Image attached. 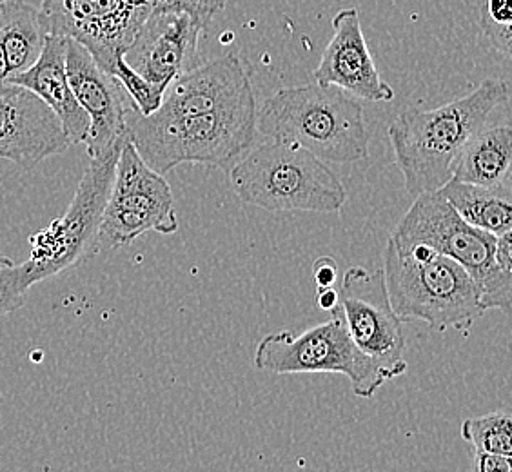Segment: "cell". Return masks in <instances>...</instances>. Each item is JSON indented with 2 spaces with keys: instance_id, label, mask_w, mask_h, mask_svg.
Instances as JSON below:
<instances>
[{
  "instance_id": "obj_24",
  "label": "cell",
  "mask_w": 512,
  "mask_h": 472,
  "mask_svg": "<svg viewBox=\"0 0 512 472\" xmlns=\"http://www.w3.org/2000/svg\"><path fill=\"white\" fill-rule=\"evenodd\" d=\"M474 469L478 472H511V456L474 451Z\"/></svg>"
},
{
  "instance_id": "obj_22",
  "label": "cell",
  "mask_w": 512,
  "mask_h": 472,
  "mask_svg": "<svg viewBox=\"0 0 512 472\" xmlns=\"http://www.w3.org/2000/svg\"><path fill=\"white\" fill-rule=\"evenodd\" d=\"M485 37L505 57L511 55L512 0H485L480 17Z\"/></svg>"
},
{
  "instance_id": "obj_2",
  "label": "cell",
  "mask_w": 512,
  "mask_h": 472,
  "mask_svg": "<svg viewBox=\"0 0 512 472\" xmlns=\"http://www.w3.org/2000/svg\"><path fill=\"white\" fill-rule=\"evenodd\" d=\"M509 99V84L483 80L473 93L440 108L409 109L387 129L396 164L409 195L438 191L453 177L463 146L487 126L494 111Z\"/></svg>"
},
{
  "instance_id": "obj_25",
  "label": "cell",
  "mask_w": 512,
  "mask_h": 472,
  "mask_svg": "<svg viewBox=\"0 0 512 472\" xmlns=\"http://www.w3.org/2000/svg\"><path fill=\"white\" fill-rule=\"evenodd\" d=\"M313 278H315L316 287L335 286L338 278V264L335 258L320 256L313 266Z\"/></svg>"
},
{
  "instance_id": "obj_26",
  "label": "cell",
  "mask_w": 512,
  "mask_h": 472,
  "mask_svg": "<svg viewBox=\"0 0 512 472\" xmlns=\"http://www.w3.org/2000/svg\"><path fill=\"white\" fill-rule=\"evenodd\" d=\"M316 304L322 311L331 313L338 305V291H336L335 286L316 287Z\"/></svg>"
},
{
  "instance_id": "obj_16",
  "label": "cell",
  "mask_w": 512,
  "mask_h": 472,
  "mask_svg": "<svg viewBox=\"0 0 512 472\" xmlns=\"http://www.w3.org/2000/svg\"><path fill=\"white\" fill-rule=\"evenodd\" d=\"M253 86L244 64L235 53L189 69L169 86L153 120H173L227 108L253 97Z\"/></svg>"
},
{
  "instance_id": "obj_19",
  "label": "cell",
  "mask_w": 512,
  "mask_h": 472,
  "mask_svg": "<svg viewBox=\"0 0 512 472\" xmlns=\"http://www.w3.org/2000/svg\"><path fill=\"white\" fill-rule=\"evenodd\" d=\"M438 191L467 224L494 236L511 233V186H474L449 178Z\"/></svg>"
},
{
  "instance_id": "obj_1",
  "label": "cell",
  "mask_w": 512,
  "mask_h": 472,
  "mask_svg": "<svg viewBox=\"0 0 512 472\" xmlns=\"http://www.w3.org/2000/svg\"><path fill=\"white\" fill-rule=\"evenodd\" d=\"M126 137L91 157L66 213L31 236L30 256L24 262L0 255V318L24 307L31 287L82 266L99 253L100 222Z\"/></svg>"
},
{
  "instance_id": "obj_28",
  "label": "cell",
  "mask_w": 512,
  "mask_h": 472,
  "mask_svg": "<svg viewBox=\"0 0 512 472\" xmlns=\"http://www.w3.org/2000/svg\"><path fill=\"white\" fill-rule=\"evenodd\" d=\"M2 4H4V0H0V11H2Z\"/></svg>"
},
{
  "instance_id": "obj_27",
  "label": "cell",
  "mask_w": 512,
  "mask_h": 472,
  "mask_svg": "<svg viewBox=\"0 0 512 472\" xmlns=\"http://www.w3.org/2000/svg\"><path fill=\"white\" fill-rule=\"evenodd\" d=\"M8 79H10V69H8V62H6L4 50H2V46H0V84H2V82H8Z\"/></svg>"
},
{
  "instance_id": "obj_4",
  "label": "cell",
  "mask_w": 512,
  "mask_h": 472,
  "mask_svg": "<svg viewBox=\"0 0 512 472\" xmlns=\"http://www.w3.org/2000/svg\"><path fill=\"white\" fill-rule=\"evenodd\" d=\"M256 109L253 95L209 113L153 120L140 115L131 104L128 137L149 168L164 177L180 164H202L229 171L255 140Z\"/></svg>"
},
{
  "instance_id": "obj_10",
  "label": "cell",
  "mask_w": 512,
  "mask_h": 472,
  "mask_svg": "<svg viewBox=\"0 0 512 472\" xmlns=\"http://www.w3.org/2000/svg\"><path fill=\"white\" fill-rule=\"evenodd\" d=\"M338 304L351 340L378 365L385 380L402 376L409 367L405 360L404 322L394 313L389 300L384 269H347Z\"/></svg>"
},
{
  "instance_id": "obj_15",
  "label": "cell",
  "mask_w": 512,
  "mask_h": 472,
  "mask_svg": "<svg viewBox=\"0 0 512 472\" xmlns=\"http://www.w3.org/2000/svg\"><path fill=\"white\" fill-rule=\"evenodd\" d=\"M333 39L329 40L320 64L313 71L318 84L335 86L356 99L391 102L394 91L378 73L367 48L360 15L356 8H344L333 19Z\"/></svg>"
},
{
  "instance_id": "obj_6",
  "label": "cell",
  "mask_w": 512,
  "mask_h": 472,
  "mask_svg": "<svg viewBox=\"0 0 512 472\" xmlns=\"http://www.w3.org/2000/svg\"><path fill=\"white\" fill-rule=\"evenodd\" d=\"M237 197L266 211L336 213L347 191L335 171L311 151L269 140L229 169Z\"/></svg>"
},
{
  "instance_id": "obj_12",
  "label": "cell",
  "mask_w": 512,
  "mask_h": 472,
  "mask_svg": "<svg viewBox=\"0 0 512 472\" xmlns=\"http://www.w3.org/2000/svg\"><path fill=\"white\" fill-rule=\"evenodd\" d=\"M207 24L186 11H151L124 53L129 68L166 95L175 80L195 68L198 40Z\"/></svg>"
},
{
  "instance_id": "obj_17",
  "label": "cell",
  "mask_w": 512,
  "mask_h": 472,
  "mask_svg": "<svg viewBox=\"0 0 512 472\" xmlns=\"http://www.w3.org/2000/svg\"><path fill=\"white\" fill-rule=\"evenodd\" d=\"M66 42L68 40L64 37L48 35L37 62L24 73L11 77L8 82L30 89L39 99L44 100V104L59 118L69 144L75 146L84 144L88 138L89 117L80 108L79 100L69 84Z\"/></svg>"
},
{
  "instance_id": "obj_11",
  "label": "cell",
  "mask_w": 512,
  "mask_h": 472,
  "mask_svg": "<svg viewBox=\"0 0 512 472\" xmlns=\"http://www.w3.org/2000/svg\"><path fill=\"white\" fill-rule=\"evenodd\" d=\"M39 11L48 35L75 40L109 75L151 13L124 0H42Z\"/></svg>"
},
{
  "instance_id": "obj_7",
  "label": "cell",
  "mask_w": 512,
  "mask_h": 472,
  "mask_svg": "<svg viewBox=\"0 0 512 472\" xmlns=\"http://www.w3.org/2000/svg\"><path fill=\"white\" fill-rule=\"evenodd\" d=\"M496 238L467 224L440 191H429L416 195L413 206L394 229L391 242L396 247L420 244L458 262L478 286L483 313L498 309L509 315L512 271L494 260Z\"/></svg>"
},
{
  "instance_id": "obj_13",
  "label": "cell",
  "mask_w": 512,
  "mask_h": 472,
  "mask_svg": "<svg viewBox=\"0 0 512 472\" xmlns=\"http://www.w3.org/2000/svg\"><path fill=\"white\" fill-rule=\"evenodd\" d=\"M69 146L59 118L44 100L17 84H0V160L33 169Z\"/></svg>"
},
{
  "instance_id": "obj_18",
  "label": "cell",
  "mask_w": 512,
  "mask_h": 472,
  "mask_svg": "<svg viewBox=\"0 0 512 472\" xmlns=\"http://www.w3.org/2000/svg\"><path fill=\"white\" fill-rule=\"evenodd\" d=\"M511 168V126H485L463 146L451 178L474 186L503 187L509 186Z\"/></svg>"
},
{
  "instance_id": "obj_14",
  "label": "cell",
  "mask_w": 512,
  "mask_h": 472,
  "mask_svg": "<svg viewBox=\"0 0 512 472\" xmlns=\"http://www.w3.org/2000/svg\"><path fill=\"white\" fill-rule=\"evenodd\" d=\"M66 42V73L69 84L79 100L80 108L89 117V158L97 157L113 142L128 135V106L126 91L119 80L100 68L75 40Z\"/></svg>"
},
{
  "instance_id": "obj_5",
  "label": "cell",
  "mask_w": 512,
  "mask_h": 472,
  "mask_svg": "<svg viewBox=\"0 0 512 472\" xmlns=\"http://www.w3.org/2000/svg\"><path fill=\"white\" fill-rule=\"evenodd\" d=\"M385 286L402 322L420 320L433 331L469 329L483 315L480 291L458 262L429 247H396L384 256Z\"/></svg>"
},
{
  "instance_id": "obj_3",
  "label": "cell",
  "mask_w": 512,
  "mask_h": 472,
  "mask_svg": "<svg viewBox=\"0 0 512 472\" xmlns=\"http://www.w3.org/2000/svg\"><path fill=\"white\" fill-rule=\"evenodd\" d=\"M256 129L324 162L353 164L369 155L362 104L342 89L318 82L278 89L256 109Z\"/></svg>"
},
{
  "instance_id": "obj_23",
  "label": "cell",
  "mask_w": 512,
  "mask_h": 472,
  "mask_svg": "<svg viewBox=\"0 0 512 472\" xmlns=\"http://www.w3.org/2000/svg\"><path fill=\"white\" fill-rule=\"evenodd\" d=\"M133 6L149 11H186L189 15L209 24L213 17L224 10L226 0H124Z\"/></svg>"
},
{
  "instance_id": "obj_20",
  "label": "cell",
  "mask_w": 512,
  "mask_h": 472,
  "mask_svg": "<svg viewBox=\"0 0 512 472\" xmlns=\"http://www.w3.org/2000/svg\"><path fill=\"white\" fill-rule=\"evenodd\" d=\"M46 37L39 8H33L26 0H4L0 11V46L6 55L10 79L37 62Z\"/></svg>"
},
{
  "instance_id": "obj_9",
  "label": "cell",
  "mask_w": 512,
  "mask_h": 472,
  "mask_svg": "<svg viewBox=\"0 0 512 472\" xmlns=\"http://www.w3.org/2000/svg\"><path fill=\"white\" fill-rule=\"evenodd\" d=\"M149 231L177 233L175 198L166 177L149 168L126 137L100 222V251L128 246Z\"/></svg>"
},
{
  "instance_id": "obj_8",
  "label": "cell",
  "mask_w": 512,
  "mask_h": 472,
  "mask_svg": "<svg viewBox=\"0 0 512 472\" xmlns=\"http://www.w3.org/2000/svg\"><path fill=\"white\" fill-rule=\"evenodd\" d=\"M255 367L271 374H344L358 398H371L387 382L378 365L351 340L340 304L331 318L295 335H267L255 353Z\"/></svg>"
},
{
  "instance_id": "obj_21",
  "label": "cell",
  "mask_w": 512,
  "mask_h": 472,
  "mask_svg": "<svg viewBox=\"0 0 512 472\" xmlns=\"http://www.w3.org/2000/svg\"><path fill=\"white\" fill-rule=\"evenodd\" d=\"M462 438L474 451L496 453L512 458V420L507 411L467 418L462 423Z\"/></svg>"
}]
</instances>
